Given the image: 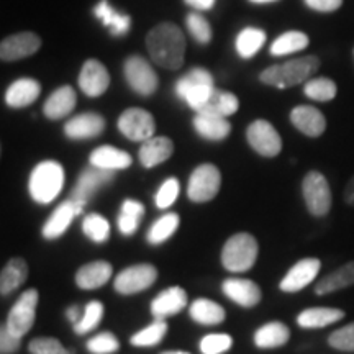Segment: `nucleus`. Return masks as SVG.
<instances>
[{
	"instance_id": "nucleus-1",
	"label": "nucleus",
	"mask_w": 354,
	"mask_h": 354,
	"mask_svg": "<svg viewBox=\"0 0 354 354\" xmlns=\"http://www.w3.org/2000/svg\"><path fill=\"white\" fill-rule=\"evenodd\" d=\"M146 48L154 64L167 71L183 68L185 57V38L183 30L171 21H162L146 35Z\"/></svg>"
},
{
	"instance_id": "nucleus-2",
	"label": "nucleus",
	"mask_w": 354,
	"mask_h": 354,
	"mask_svg": "<svg viewBox=\"0 0 354 354\" xmlns=\"http://www.w3.org/2000/svg\"><path fill=\"white\" fill-rule=\"evenodd\" d=\"M320 68V59L317 56H304L290 59L284 64L269 66L259 74V81L266 86L287 88L307 82Z\"/></svg>"
},
{
	"instance_id": "nucleus-3",
	"label": "nucleus",
	"mask_w": 354,
	"mask_h": 354,
	"mask_svg": "<svg viewBox=\"0 0 354 354\" xmlns=\"http://www.w3.org/2000/svg\"><path fill=\"white\" fill-rule=\"evenodd\" d=\"M64 185V167L55 159H44L33 167L28 180L30 197L46 205L59 196Z\"/></svg>"
},
{
	"instance_id": "nucleus-4",
	"label": "nucleus",
	"mask_w": 354,
	"mask_h": 354,
	"mask_svg": "<svg viewBox=\"0 0 354 354\" xmlns=\"http://www.w3.org/2000/svg\"><path fill=\"white\" fill-rule=\"evenodd\" d=\"M259 254L258 240L250 233L230 236L221 250V264L230 272H246L256 264Z\"/></svg>"
},
{
	"instance_id": "nucleus-5",
	"label": "nucleus",
	"mask_w": 354,
	"mask_h": 354,
	"mask_svg": "<svg viewBox=\"0 0 354 354\" xmlns=\"http://www.w3.org/2000/svg\"><path fill=\"white\" fill-rule=\"evenodd\" d=\"M214 88V77L203 68L190 69L176 82V94L196 112L201 109L203 102L209 99Z\"/></svg>"
},
{
	"instance_id": "nucleus-6",
	"label": "nucleus",
	"mask_w": 354,
	"mask_h": 354,
	"mask_svg": "<svg viewBox=\"0 0 354 354\" xmlns=\"http://www.w3.org/2000/svg\"><path fill=\"white\" fill-rule=\"evenodd\" d=\"M221 174L215 165L205 162L197 166L190 174L187 184V197L196 203L210 202L220 192Z\"/></svg>"
},
{
	"instance_id": "nucleus-7",
	"label": "nucleus",
	"mask_w": 354,
	"mask_h": 354,
	"mask_svg": "<svg viewBox=\"0 0 354 354\" xmlns=\"http://www.w3.org/2000/svg\"><path fill=\"white\" fill-rule=\"evenodd\" d=\"M115 171L100 169V167L92 166L87 167L81 172V176L77 177L76 187L71 192V198H73L74 205H76L77 215L82 214L84 207L91 202V198L95 196L102 187L110 184L113 180Z\"/></svg>"
},
{
	"instance_id": "nucleus-8",
	"label": "nucleus",
	"mask_w": 354,
	"mask_h": 354,
	"mask_svg": "<svg viewBox=\"0 0 354 354\" xmlns=\"http://www.w3.org/2000/svg\"><path fill=\"white\" fill-rule=\"evenodd\" d=\"M302 194L307 210L313 216H325L331 209V190L326 177L318 171H310L304 177Z\"/></svg>"
},
{
	"instance_id": "nucleus-9",
	"label": "nucleus",
	"mask_w": 354,
	"mask_h": 354,
	"mask_svg": "<svg viewBox=\"0 0 354 354\" xmlns=\"http://www.w3.org/2000/svg\"><path fill=\"white\" fill-rule=\"evenodd\" d=\"M123 74H125L128 86L138 95L148 97L158 91V74L154 73L151 64L145 57L138 55L128 56L125 64H123Z\"/></svg>"
},
{
	"instance_id": "nucleus-10",
	"label": "nucleus",
	"mask_w": 354,
	"mask_h": 354,
	"mask_svg": "<svg viewBox=\"0 0 354 354\" xmlns=\"http://www.w3.org/2000/svg\"><path fill=\"white\" fill-rule=\"evenodd\" d=\"M39 295L37 289H28L20 295L7 317V328L12 335L24 338L33 328L37 318V305Z\"/></svg>"
},
{
	"instance_id": "nucleus-11",
	"label": "nucleus",
	"mask_w": 354,
	"mask_h": 354,
	"mask_svg": "<svg viewBox=\"0 0 354 354\" xmlns=\"http://www.w3.org/2000/svg\"><path fill=\"white\" fill-rule=\"evenodd\" d=\"M156 279L158 269L153 264H131L115 277L113 287L120 295H133L149 289Z\"/></svg>"
},
{
	"instance_id": "nucleus-12",
	"label": "nucleus",
	"mask_w": 354,
	"mask_h": 354,
	"mask_svg": "<svg viewBox=\"0 0 354 354\" xmlns=\"http://www.w3.org/2000/svg\"><path fill=\"white\" fill-rule=\"evenodd\" d=\"M118 130L125 138L130 141H143L153 138L154 131H156V123L154 117L145 109L131 107L127 109L117 122Z\"/></svg>"
},
{
	"instance_id": "nucleus-13",
	"label": "nucleus",
	"mask_w": 354,
	"mask_h": 354,
	"mask_svg": "<svg viewBox=\"0 0 354 354\" xmlns=\"http://www.w3.org/2000/svg\"><path fill=\"white\" fill-rule=\"evenodd\" d=\"M246 140L256 153L264 158H274L281 153L282 140L272 123L268 120H254L248 127Z\"/></svg>"
},
{
	"instance_id": "nucleus-14",
	"label": "nucleus",
	"mask_w": 354,
	"mask_h": 354,
	"mask_svg": "<svg viewBox=\"0 0 354 354\" xmlns=\"http://www.w3.org/2000/svg\"><path fill=\"white\" fill-rule=\"evenodd\" d=\"M41 48V38L33 32H21L3 38L0 43V59L6 63L33 56Z\"/></svg>"
},
{
	"instance_id": "nucleus-15",
	"label": "nucleus",
	"mask_w": 354,
	"mask_h": 354,
	"mask_svg": "<svg viewBox=\"0 0 354 354\" xmlns=\"http://www.w3.org/2000/svg\"><path fill=\"white\" fill-rule=\"evenodd\" d=\"M322 263L320 259L317 258H307L295 263L289 269V272L286 274L284 279L279 284V289L282 292H287V294H294V292H299L312 284L313 279L318 276L320 272Z\"/></svg>"
},
{
	"instance_id": "nucleus-16",
	"label": "nucleus",
	"mask_w": 354,
	"mask_h": 354,
	"mask_svg": "<svg viewBox=\"0 0 354 354\" xmlns=\"http://www.w3.org/2000/svg\"><path fill=\"white\" fill-rule=\"evenodd\" d=\"M221 290L227 297L240 307L251 308L256 307L263 299V292L261 287L251 279H243V277H230L225 279L223 284H221Z\"/></svg>"
},
{
	"instance_id": "nucleus-17",
	"label": "nucleus",
	"mask_w": 354,
	"mask_h": 354,
	"mask_svg": "<svg viewBox=\"0 0 354 354\" xmlns=\"http://www.w3.org/2000/svg\"><path fill=\"white\" fill-rule=\"evenodd\" d=\"M110 86V74L107 68L97 59H87L79 74V87L87 97H100Z\"/></svg>"
},
{
	"instance_id": "nucleus-18",
	"label": "nucleus",
	"mask_w": 354,
	"mask_h": 354,
	"mask_svg": "<svg viewBox=\"0 0 354 354\" xmlns=\"http://www.w3.org/2000/svg\"><path fill=\"white\" fill-rule=\"evenodd\" d=\"M105 130V118L99 113L87 112L66 122L64 133L69 140H92Z\"/></svg>"
},
{
	"instance_id": "nucleus-19",
	"label": "nucleus",
	"mask_w": 354,
	"mask_h": 354,
	"mask_svg": "<svg viewBox=\"0 0 354 354\" xmlns=\"http://www.w3.org/2000/svg\"><path fill=\"white\" fill-rule=\"evenodd\" d=\"M187 305V292L183 287H169V289L159 292L156 297L153 299L149 310H151L154 318H161L165 320L167 317L176 315V313L183 312Z\"/></svg>"
},
{
	"instance_id": "nucleus-20",
	"label": "nucleus",
	"mask_w": 354,
	"mask_h": 354,
	"mask_svg": "<svg viewBox=\"0 0 354 354\" xmlns=\"http://www.w3.org/2000/svg\"><path fill=\"white\" fill-rule=\"evenodd\" d=\"M292 125L310 138H317L326 130V118L312 105H299L290 112Z\"/></svg>"
},
{
	"instance_id": "nucleus-21",
	"label": "nucleus",
	"mask_w": 354,
	"mask_h": 354,
	"mask_svg": "<svg viewBox=\"0 0 354 354\" xmlns=\"http://www.w3.org/2000/svg\"><path fill=\"white\" fill-rule=\"evenodd\" d=\"M41 94V84L37 79L20 77L6 91V104L10 109H25L32 105Z\"/></svg>"
},
{
	"instance_id": "nucleus-22",
	"label": "nucleus",
	"mask_w": 354,
	"mask_h": 354,
	"mask_svg": "<svg viewBox=\"0 0 354 354\" xmlns=\"http://www.w3.org/2000/svg\"><path fill=\"white\" fill-rule=\"evenodd\" d=\"M113 266L107 261H92L81 266L76 272V284L79 289L92 290L105 286L112 279Z\"/></svg>"
},
{
	"instance_id": "nucleus-23",
	"label": "nucleus",
	"mask_w": 354,
	"mask_h": 354,
	"mask_svg": "<svg viewBox=\"0 0 354 354\" xmlns=\"http://www.w3.org/2000/svg\"><path fill=\"white\" fill-rule=\"evenodd\" d=\"M76 91L71 86H63L56 88V91L48 97L43 105V113L44 117L50 118V120H61V118L73 113V110L76 109Z\"/></svg>"
},
{
	"instance_id": "nucleus-24",
	"label": "nucleus",
	"mask_w": 354,
	"mask_h": 354,
	"mask_svg": "<svg viewBox=\"0 0 354 354\" xmlns=\"http://www.w3.org/2000/svg\"><path fill=\"white\" fill-rule=\"evenodd\" d=\"M174 153V143L167 136H153V138L143 141L140 148V162L146 169H151L167 159Z\"/></svg>"
},
{
	"instance_id": "nucleus-25",
	"label": "nucleus",
	"mask_w": 354,
	"mask_h": 354,
	"mask_svg": "<svg viewBox=\"0 0 354 354\" xmlns=\"http://www.w3.org/2000/svg\"><path fill=\"white\" fill-rule=\"evenodd\" d=\"M74 216H77L76 205H74L73 198H68L61 205H57L55 212H53L50 218L44 221L41 234L44 240H56V238L63 236L69 225L73 223Z\"/></svg>"
},
{
	"instance_id": "nucleus-26",
	"label": "nucleus",
	"mask_w": 354,
	"mask_h": 354,
	"mask_svg": "<svg viewBox=\"0 0 354 354\" xmlns=\"http://www.w3.org/2000/svg\"><path fill=\"white\" fill-rule=\"evenodd\" d=\"M88 161H91L92 166L100 167V169L122 171L131 166L133 159L130 154L122 151V149L115 148V146H110V145H104V146H99V148H95L94 151L91 153Z\"/></svg>"
},
{
	"instance_id": "nucleus-27",
	"label": "nucleus",
	"mask_w": 354,
	"mask_h": 354,
	"mask_svg": "<svg viewBox=\"0 0 354 354\" xmlns=\"http://www.w3.org/2000/svg\"><path fill=\"white\" fill-rule=\"evenodd\" d=\"M192 123L198 136L209 141H221L228 138V135L232 133V123L218 115L197 113Z\"/></svg>"
},
{
	"instance_id": "nucleus-28",
	"label": "nucleus",
	"mask_w": 354,
	"mask_h": 354,
	"mask_svg": "<svg viewBox=\"0 0 354 354\" xmlns=\"http://www.w3.org/2000/svg\"><path fill=\"white\" fill-rule=\"evenodd\" d=\"M238 109H240V100H238L236 95L228 91H221V88L215 87L209 95V99L203 102L201 109L197 110V113H210L228 118L233 113H236Z\"/></svg>"
},
{
	"instance_id": "nucleus-29",
	"label": "nucleus",
	"mask_w": 354,
	"mask_h": 354,
	"mask_svg": "<svg viewBox=\"0 0 354 354\" xmlns=\"http://www.w3.org/2000/svg\"><path fill=\"white\" fill-rule=\"evenodd\" d=\"M290 330L289 326L281 322H269L254 331V344L261 349L281 348L289 342Z\"/></svg>"
},
{
	"instance_id": "nucleus-30",
	"label": "nucleus",
	"mask_w": 354,
	"mask_h": 354,
	"mask_svg": "<svg viewBox=\"0 0 354 354\" xmlns=\"http://www.w3.org/2000/svg\"><path fill=\"white\" fill-rule=\"evenodd\" d=\"M94 15L110 30L113 37H123L130 32L131 19L127 13H118L110 6L109 0H100L94 8Z\"/></svg>"
},
{
	"instance_id": "nucleus-31",
	"label": "nucleus",
	"mask_w": 354,
	"mask_h": 354,
	"mask_svg": "<svg viewBox=\"0 0 354 354\" xmlns=\"http://www.w3.org/2000/svg\"><path fill=\"white\" fill-rule=\"evenodd\" d=\"M28 277V264L24 258H13L3 266L0 274V294L8 295L25 284Z\"/></svg>"
},
{
	"instance_id": "nucleus-32",
	"label": "nucleus",
	"mask_w": 354,
	"mask_h": 354,
	"mask_svg": "<svg viewBox=\"0 0 354 354\" xmlns=\"http://www.w3.org/2000/svg\"><path fill=\"white\" fill-rule=\"evenodd\" d=\"M344 312L339 308L330 307H315L307 308L297 317L299 326L302 328H325L333 323L343 320Z\"/></svg>"
},
{
	"instance_id": "nucleus-33",
	"label": "nucleus",
	"mask_w": 354,
	"mask_h": 354,
	"mask_svg": "<svg viewBox=\"0 0 354 354\" xmlns=\"http://www.w3.org/2000/svg\"><path fill=\"white\" fill-rule=\"evenodd\" d=\"M189 315L194 322L201 323V325L214 326V325H220V323H223L227 313H225V308L216 302H214V300L197 299L190 304Z\"/></svg>"
},
{
	"instance_id": "nucleus-34",
	"label": "nucleus",
	"mask_w": 354,
	"mask_h": 354,
	"mask_svg": "<svg viewBox=\"0 0 354 354\" xmlns=\"http://www.w3.org/2000/svg\"><path fill=\"white\" fill-rule=\"evenodd\" d=\"M349 286H354V261L343 264L339 269L320 279L315 286V294L326 295L331 292L346 289Z\"/></svg>"
},
{
	"instance_id": "nucleus-35",
	"label": "nucleus",
	"mask_w": 354,
	"mask_h": 354,
	"mask_svg": "<svg viewBox=\"0 0 354 354\" xmlns=\"http://www.w3.org/2000/svg\"><path fill=\"white\" fill-rule=\"evenodd\" d=\"M145 216V205L138 201L127 198L122 203L120 214H118V230L125 236H131L138 230L141 220Z\"/></svg>"
},
{
	"instance_id": "nucleus-36",
	"label": "nucleus",
	"mask_w": 354,
	"mask_h": 354,
	"mask_svg": "<svg viewBox=\"0 0 354 354\" xmlns=\"http://www.w3.org/2000/svg\"><path fill=\"white\" fill-rule=\"evenodd\" d=\"M266 43V32L261 28H256V26H248V28L241 30L236 37V46L238 55H240L243 59H250L253 57L256 53H258L263 44Z\"/></svg>"
},
{
	"instance_id": "nucleus-37",
	"label": "nucleus",
	"mask_w": 354,
	"mask_h": 354,
	"mask_svg": "<svg viewBox=\"0 0 354 354\" xmlns=\"http://www.w3.org/2000/svg\"><path fill=\"white\" fill-rule=\"evenodd\" d=\"M310 39L302 32H286L281 37H277L271 44V55L272 56H287L292 53L302 51L308 46Z\"/></svg>"
},
{
	"instance_id": "nucleus-38",
	"label": "nucleus",
	"mask_w": 354,
	"mask_h": 354,
	"mask_svg": "<svg viewBox=\"0 0 354 354\" xmlns=\"http://www.w3.org/2000/svg\"><path fill=\"white\" fill-rule=\"evenodd\" d=\"M180 218L176 212H171V214H165L162 216L154 221L148 232V243L149 245H161L169 240L179 228Z\"/></svg>"
},
{
	"instance_id": "nucleus-39",
	"label": "nucleus",
	"mask_w": 354,
	"mask_h": 354,
	"mask_svg": "<svg viewBox=\"0 0 354 354\" xmlns=\"http://www.w3.org/2000/svg\"><path fill=\"white\" fill-rule=\"evenodd\" d=\"M167 333V323L166 320H161V318H156L151 325H148L138 333H135L130 338V343L136 348H151L156 346L165 339Z\"/></svg>"
},
{
	"instance_id": "nucleus-40",
	"label": "nucleus",
	"mask_w": 354,
	"mask_h": 354,
	"mask_svg": "<svg viewBox=\"0 0 354 354\" xmlns=\"http://www.w3.org/2000/svg\"><path fill=\"white\" fill-rule=\"evenodd\" d=\"M338 87L330 77H315L305 82L304 94L317 102H330L336 97Z\"/></svg>"
},
{
	"instance_id": "nucleus-41",
	"label": "nucleus",
	"mask_w": 354,
	"mask_h": 354,
	"mask_svg": "<svg viewBox=\"0 0 354 354\" xmlns=\"http://www.w3.org/2000/svg\"><path fill=\"white\" fill-rule=\"evenodd\" d=\"M82 232L94 243H105L110 236V223L100 214H88L82 220Z\"/></svg>"
},
{
	"instance_id": "nucleus-42",
	"label": "nucleus",
	"mask_w": 354,
	"mask_h": 354,
	"mask_svg": "<svg viewBox=\"0 0 354 354\" xmlns=\"http://www.w3.org/2000/svg\"><path fill=\"white\" fill-rule=\"evenodd\" d=\"M102 317H104V304L99 300H92L86 305L84 313L79 318V322L74 323V331L77 335H86L100 325Z\"/></svg>"
},
{
	"instance_id": "nucleus-43",
	"label": "nucleus",
	"mask_w": 354,
	"mask_h": 354,
	"mask_svg": "<svg viewBox=\"0 0 354 354\" xmlns=\"http://www.w3.org/2000/svg\"><path fill=\"white\" fill-rule=\"evenodd\" d=\"M185 25H187L189 33L196 38L197 43L209 44L212 41V26L209 20L202 13L194 12L185 17Z\"/></svg>"
},
{
	"instance_id": "nucleus-44",
	"label": "nucleus",
	"mask_w": 354,
	"mask_h": 354,
	"mask_svg": "<svg viewBox=\"0 0 354 354\" xmlns=\"http://www.w3.org/2000/svg\"><path fill=\"white\" fill-rule=\"evenodd\" d=\"M87 349L92 354H113L120 349V342L110 331H102L88 339Z\"/></svg>"
},
{
	"instance_id": "nucleus-45",
	"label": "nucleus",
	"mask_w": 354,
	"mask_h": 354,
	"mask_svg": "<svg viewBox=\"0 0 354 354\" xmlns=\"http://www.w3.org/2000/svg\"><path fill=\"white\" fill-rule=\"evenodd\" d=\"M233 338L227 333H212L201 339L202 354H223L232 349Z\"/></svg>"
},
{
	"instance_id": "nucleus-46",
	"label": "nucleus",
	"mask_w": 354,
	"mask_h": 354,
	"mask_svg": "<svg viewBox=\"0 0 354 354\" xmlns=\"http://www.w3.org/2000/svg\"><path fill=\"white\" fill-rule=\"evenodd\" d=\"M179 192H180V183L176 179V177H169V179H166L165 183L161 184V187L158 189L156 192V207L158 209L165 210V209H169L172 203L176 202V198L179 197Z\"/></svg>"
},
{
	"instance_id": "nucleus-47",
	"label": "nucleus",
	"mask_w": 354,
	"mask_h": 354,
	"mask_svg": "<svg viewBox=\"0 0 354 354\" xmlns=\"http://www.w3.org/2000/svg\"><path fill=\"white\" fill-rule=\"evenodd\" d=\"M328 344L338 351L354 353V322L328 336Z\"/></svg>"
},
{
	"instance_id": "nucleus-48",
	"label": "nucleus",
	"mask_w": 354,
	"mask_h": 354,
	"mask_svg": "<svg viewBox=\"0 0 354 354\" xmlns=\"http://www.w3.org/2000/svg\"><path fill=\"white\" fill-rule=\"evenodd\" d=\"M28 349L32 354H63V353H73V351H68L63 344H61L59 339L56 338H50V336H46V338H35L30 342L28 344Z\"/></svg>"
},
{
	"instance_id": "nucleus-49",
	"label": "nucleus",
	"mask_w": 354,
	"mask_h": 354,
	"mask_svg": "<svg viewBox=\"0 0 354 354\" xmlns=\"http://www.w3.org/2000/svg\"><path fill=\"white\" fill-rule=\"evenodd\" d=\"M20 346H21V338L12 335L7 326H2V330H0V351L3 354H13L19 351Z\"/></svg>"
},
{
	"instance_id": "nucleus-50",
	"label": "nucleus",
	"mask_w": 354,
	"mask_h": 354,
	"mask_svg": "<svg viewBox=\"0 0 354 354\" xmlns=\"http://www.w3.org/2000/svg\"><path fill=\"white\" fill-rule=\"evenodd\" d=\"M343 0H305V6L315 12L322 13H330L338 10L342 7Z\"/></svg>"
},
{
	"instance_id": "nucleus-51",
	"label": "nucleus",
	"mask_w": 354,
	"mask_h": 354,
	"mask_svg": "<svg viewBox=\"0 0 354 354\" xmlns=\"http://www.w3.org/2000/svg\"><path fill=\"white\" fill-rule=\"evenodd\" d=\"M189 7L196 8V10H210L212 7L215 6V0H184Z\"/></svg>"
},
{
	"instance_id": "nucleus-52",
	"label": "nucleus",
	"mask_w": 354,
	"mask_h": 354,
	"mask_svg": "<svg viewBox=\"0 0 354 354\" xmlns=\"http://www.w3.org/2000/svg\"><path fill=\"white\" fill-rule=\"evenodd\" d=\"M344 202L354 207V176L349 179L346 189H344Z\"/></svg>"
},
{
	"instance_id": "nucleus-53",
	"label": "nucleus",
	"mask_w": 354,
	"mask_h": 354,
	"mask_svg": "<svg viewBox=\"0 0 354 354\" xmlns=\"http://www.w3.org/2000/svg\"><path fill=\"white\" fill-rule=\"evenodd\" d=\"M66 318H68V320L73 323V325L76 322H79V318H81V317H79V307H77V305H71V307L66 310Z\"/></svg>"
},
{
	"instance_id": "nucleus-54",
	"label": "nucleus",
	"mask_w": 354,
	"mask_h": 354,
	"mask_svg": "<svg viewBox=\"0 0 354 354\" xmlns=\"http://www.w3.org/2000/svg\"><path fill=\"white\" fill-rule=\"evenodd\" d=\"M253 3H271V2H277V0H250Z\"/></svg>"
},
{
	"instance_id": "nucleus-55",
	"label": "nucleus",
	"mask_w": 354,
	"mask_h": 354,
	"mask_svg": "<svg viewBox=\"0 0 354 354\" xmlns=\"http://www.w3.org/2000/svg\"><path fill=\"white\" fill-rule=\"evenodd\" d=\"M161 354H189L185 351H166V353H161Z\"/></svg>"
},
{
	"instance_id": "nucleus-56",
	"label": "nucleus",
	"mask_w": 354,
	"mask_h": 354,
	"mask_svg": "<svg viewBox=\"0 0 354 354\" xmlns=\"http://www.w3.org/2000/svg\"><path fill=\"white\" fill-rule=\"evenodd\" d=\"M74 353V351H73ZM73 353H63V354H73Z\"/></svg>"
},
{
	"instance_id": "nucleus-57",
	"label": "nucleus",
	"mask_w": 354,
	"mask_h": 354,
	"mask_svg": "<svg viewBox=\"0 0 354 354\" xmlns=\"http://www.w3.org/2000/svg\"><path fill=\"white\" fill-rule=\"evenodd\" d=\"M353 55H354V51H353Z\"/></svg>"
}]
</instances>
